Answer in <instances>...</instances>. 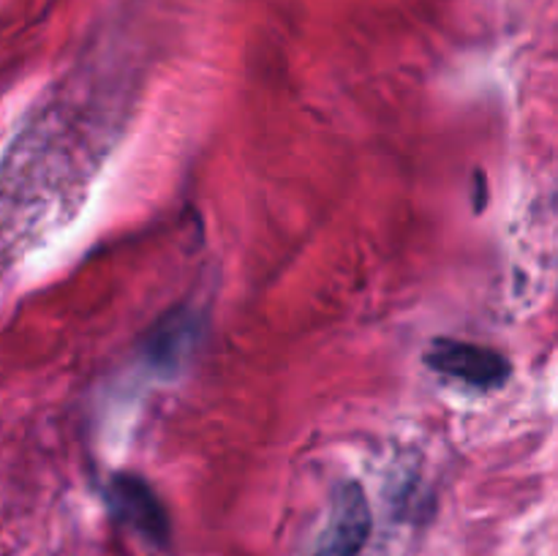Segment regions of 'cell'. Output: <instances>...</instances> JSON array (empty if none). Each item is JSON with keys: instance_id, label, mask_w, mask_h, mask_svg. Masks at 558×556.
Returning a JSON list of instances; mask_svg holds the SVG:
<instances>
[{"instance_id": "cell-1", "label": "cell", "mask_w": 558, "mask_h": 556, "mask_svg": "<svg viewBox=\"0 0 558 556\" xmlns=\"http://www.w3.org/2000/svg\"><path fill=\"white\" fill-rule=\"evenodd\" d=\"M425 363L439 374L461 379L472 387H485V390L501 387L512 374L510 360L499 349L456 341V338H434L425 352Z\"/></svg>"}, {"instance_id": "cell-2", "label": "cell", "mask_w": 558, "mask_h": 556, "mask_svg": "<svg viewBox=\"0 0 558 556\" xmlns=\"http://www.w3.org/2000/svg\"><path fill=\"white\" fill-rule=\"evenodd\" d=\"M371 507L360 483H341L330 499V512L311 556H357L371 537Z\"/></svg>"}, {"instance_id": "cell-3", "label": "cell", "mask_w": 558, "mask_h": 556, "mask_svg": "<svg viewBox=\"0 0 558 556\" xmlns=\"http://www.w3.org/2000/svg\"><path fill=\"white\" fill-rule=\"evenodd\" d=\"M107 505L118 521H123L145 540L156 545L169 543L172 523H169L167 507L140 474H114L107 485Z\"/></svg>"}, {"instance_id": "cell-4", "label": "cell", "mask_w": 558, "mask_h": 556, "mask_svg": "<svg viewBox=\"0 0 558 556\" xmlns=\"http://www.w3.org/2000/svg\"><path fill=\"white\" fill-rule=\"evenodd\" d=\"M199 338V316L191 309L180 305L156 322L150 336L142 343L147 363L163 374H174L185 360L191 358Z\"/></svg>"}]
</instances>
